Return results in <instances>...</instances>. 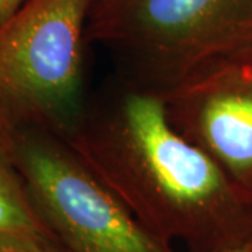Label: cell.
<instances>
[{
  "instance_id": "1",
  "label": "cell",
  "mask_w": 252,
  "mask_h": 252,
  "mask_svg": "<svg viewBox=\"0 0 252 252\" xmlns=\"http://www.w3.org/2000/svg\"><path fill=\"white\" fill-rule=\"evenodd\" d=\"M64 140L162 241L219 252L252 240V203L172 126L161 93L115 73Z\"/></svg>"
},
{
  "instance_id": "2",
  "label": "cell",
  "mask_w": 252,
  "mask_h": 252,
  "mask_svg": "<svg viewBox=\"0 0 252 252\" xmlns=\"http://www.w3.org/2000/svg\"><path fill=\"white\" fill-rule=\"evenodd\" d=\"M86 38L158 93L252 49V0H89Z\"/></svg>"
},
{
  "instance_id": "3",
  "label": "cell",
  "mask_w": 252,
  "mask_h": 252,
  "mask_svg": "<svg viewBox=\"0 0 252 252\" xmlns=\"http://www.w3.org/2000/svg\"><path fill=\"white\" fill-rule=\"evenodd\" d=\"M89 0H26L0 24V126L66 139L86 107Z\"/></svg>"
},
{
  "instance_id": "4",
  "label": "cell",
  "mask_w": 252,
  "mask_h": 252,
  "mask_svg": "<svg viewBox=\"0 0 252 252\" xmlns=\"http://www.w3.org/2000/svg\"><path fill=\"white\" fill-rule=\"evenodd\" d=\"M13 161L46 227L66 252H175L140 224L64 139L7 130Z\"/></svg>"
},
{
  "instance_id": "5",
  "label": "cell",
  "mask_w": 252,
  "mask_h": 252,
  "mask_svg": "<svg viewBox=\"0 0 252 252\" xmlns=\"http://www.w3.org/2000/svg\"><path fill=\"white\" fill-rule=\"evenodd\" d=\"M161 95L172 126L252 203V49L207 64Z\"/></svg>"
},
{
  "instance_id": "6",
  "label": "cell",
  "mask_w": 252,
  "mask_h": 252,
  "mask_svg": "<svg viewBox=\"0 0 252 252\" xmlns=\"http://www.w3.org/2000/svg\"><path fill=\"white\" fill-rule=\"evenodd\" d=\"M0 234H18L56 241L28 195L11 157L9 133L0 126Z\"/></svg>"
},
{
  "instance_id": "7",
  "label": "cell",
  "mask_w": 252,
  "mask_h": 252,
  "mask_svg": "<svg viewBox=\"0 0 252 252\" xmlns=\"http://www.w3.org/2000/svg\"><path fill=\"white\" fill-rule=\"evenodd\" d=\"M0 252H66L59 244L36 237L0 234Z\"/></svg>"
},
{
  "instance_id": "8",
  "label": "cell",
  "mask_w": 252,
  "mask_h": 252,
  "mask_svg": "<svg viewBox=\"0 0 252 252\" xmlns=\"http://www.w3.org/2000/svg\"><path fill=\"white\" fill-rule=\"evenodd\" d=\"M26 0H0V24L16 11Z\"/></svg>"
},
{
  "instance_id": "9",
  "label": "cell",
  "mask_w": 252,
  "mask_h": 252,
  "mask_svg": "<svg viewBox=\"0 0 252 252\" xmlns=\"http://www.w3.org/2000/svg\"><path fill=\"white\" fill-rule=\"evenodd\" d=\"M219 252H252V240L247 241V243L240 244V245L231 247V248L223 250V251H219Z\"/></svg>"
}]
</instances>
